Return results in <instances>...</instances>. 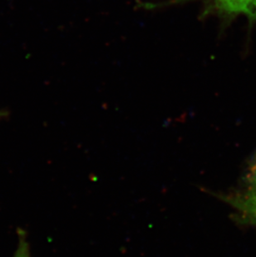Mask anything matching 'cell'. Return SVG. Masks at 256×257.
<instances>
[{"label": "cell", "instance_id": "cell-1", "mask_svg": "<svg viewBox=\"0 0 256 257\" xmlns=\"http://www.w3.org/2000/svg\"><path fill=\"white\" fill-rule=\"evenodd\" d=\"M215 9L226 15H243L256 18V0H211Z\"/></svg>", "mask_w": 256, "mask_h": 257}, {"label": "cell", "instance_id": "cell-2", "mask_svg": "<svg viewBox=\"0 0 256 257\" xmlns=\"http://www.w3.org/2000/svg\"><path fill=\"white\" fill-rule=\"evenodd\" d=\"M237 206L242 211H244L249 218H252L256 221V190L254 192L242 197L239 202L236 203Z\"/></svg>", "mask_w": 256, "mask_h": 257}, {"label": "cell", "instance_id": "cell-3", "mask_svg": "<svg viewBox=\"0 0 256 257\" xmlns=\"http://www.w3.org/2000/svg\"><path fill=\"white\" fill-rule=\"evenodd\" d=\"M13 257H31L29 244L23 234L20 235L17 249L15 250V255Z\"/></svg>", "mask_w": 256, "mask_h": 257}, {"label": "cell", "instance_id": "cell-4", "mask_svg": "<svg viewBox=\"0 0 256 257\" xmlns=\"http://www.w3.org/2000/svg\"><path fill=\"white\" fill-rule=\"evenodd\" d=\"M249 178H250L252 185L254 187V189L256 190V162L249 172Z\"/></svg>", "mask_w": 256, "mask_h": 257}, {"label": "cell", "instance_id": "cell-5", "mask_svg": "<svg viewBox=\"0 0 256 257\" xmlns=\"http://www.w3.org/2000/svg\"><path fill=\"white\" fill-rule=\"evenodd\" d=\"M6 116H7V112H6V111L0 109V120H2V119Z\"/></svg>", "mask_w": 256, "mask_h": 257}]
</instances>
